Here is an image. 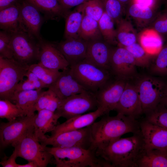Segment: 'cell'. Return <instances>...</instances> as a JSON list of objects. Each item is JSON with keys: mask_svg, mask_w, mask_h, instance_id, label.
Instances as JSON below:
<instances>
[{"mask_svg": "<svg viewBox=\"0 0 167 167\" xmlns=\"http://www.w3.org/2000/svg\"><path fill=\"white\" fill-rule=\"evenodd\" d=\"M140 132L131 136L120 138L95 150L97 156L111 167H137V162L144 147Z\"/></svg>", "mask_w": 167, "mask_h": 167, "instance_id": "6da1fadb", "label": "cell"}, {"mask_svg": "<svg viewBox=\"0 0 167 167\" xmlns=\"http://www.w3.org/2000/svg\"><path fill=\"white\" fill-rule=\"evenodd\" d=\"M112 19L105 12L98 21L100 29L103 40L109 44L116 43L117 32L115 31Z\"/></svg>", "mask_w": 167, "mask_h": 167, "instance_id": "1f68e13d", "label": "cell"}, {"mask_svg": "<svg viewBox=\"0 0 167 167\" xmlns=\"http://www.w3.org/2000/svg\"><path fill=\"white\" fill-rule=\"evenodd\" d=\"M98 107L95 94L86 90L61 101L55 112L67 120L96 110Z\"/></svg>", "mask_w": 167, "mask_h": 167, "instance_id": "9c48e42d", "label": "cell"}, {"mask_svg": "<svg viewBox=\"0 0 167 167\" xmlns=\"http://www.w3.org/2000/svg\"><path fill=\"white\" fill-rule=\"evenodd\" d=\"M28 70L34 73L48 88L56 81L61 72L48 68L38 63L29 66Z\"/></svg>", "mask_w": 167, "mask_h": 167, "instance_id": "4dcf8cb0", "label": "cell"}, {"mask_svg": "<svg viewBox=\"0 0 167 167\" xmlns=\"http://www.w3.org/2000/svg\"><path fill=\"white\" fill-rule=\"evenodd\" d=\"M69 67L71 74L76 81L94 93L113 76L110 71L99 67L85 59Z\"/></svg>", "mask_w": 167, "mask_h": 167, "instance_id": "277c9868", "label": "cell"}, {"mask_svg": "<svg viewBox=\"0 0 167 167\" xmlns=\"http://www.w3.org/2000/svg\"><path fill=\"white\" fill-rule=\"evenodd\" d=\"M35 89H37L36 88L33 81L27 78L26 79H23L18 83L15 88L14 93Z\"/></svg>", "mask_w": 167, "mask_h": 167, "instance_id": "b9f144b4", "label": "cell"}, {"mask_svg": "<svg viewBox=\"0 0 167 167\" xmlns=\"http://www.w3.org/2000/svg\"><path fill=\"white\" fill-rule=\"evenodd\" d=\"M104 114L105 113L104 110L98 107L93 112L67 119L64 122L57 125L51 131L50 136L88 126L94 123L98 118Z\"/></svg>", "mask_w": 167, "mask_h": 167, "instance_id": "44dd1931", "label": "cell"}, {"mask_svg": "<svg viewBox=\"0 0 167 167\" xmlns=\"http://www.w3.org/2000/svg\"><path fill=\"white\" fill-rule=\"evenodd\" d=\"M154 63L150 66L153 74L161 76L167 75V46L162 49L158 54Z\"/></svg>", "mask_w": 167, "mask_h": 167, "instance_id": "8d00e7d4", "label": "cell"}, {"mask_svg": "<svg viewBox=\"0 0 167 167\" xmlns=\"http://www.w3.org/2000/svg\"><path fill=\"white\" fill-rule=\"evenodd\" d=\"M123 47L126 49L133 56L136 66L142 67L150 66L149 54L141 45L135 43L130 46Z\"/></svg>", "mask_w": 167, "mask_h": 167, "instance_id": "d590c367", "label": "cell"}, {"mask_svg": "<svg viewBox=\"0 0 167 167\" xmlns=\"http://www.w3.org/2000/svg\"><path fill=\"white\" fill-rule=\"evenodd\" d=\"M88 0H58L62 7L66 11H69L71 8L78 6Z\"/></svg>", "mask_w": 167, "mask_h": 167, "instance_id": "7bdbcfd3", "label": "cell"}, {"mask_svg": "<svg viewBox=\"0 0 167 167\" xmlns=\"http://www.w3.org/2000/svg\"><path fill=\"white\" fill-rule=\"evenodd\" d=\"M100 88L95 94L98 107L102 108L105 114L115 110L127 81L115 78Z\"/></svg>", "mask_w": 167, "mask_h": 167, "instance_id": "4fadbf2b", "label": "cell"}, {"mask_svg": "<svg viewBox=\"0 0 167 167\" xmlns=\"http://www.w3.org/2000/svg\"><path fill=\"white\" fill-rule=\"evenodd\" d=\"M114 110L117 113L136 119L143 114L135 84L126 82L124 91Z\"/></svg>", "mask_w": 167, "mask_h": 167, "instance_id": "2e32d148", "label": "cell"}, {"mask_svg": "<svg viewBox=\"0 0 167 167\" xmlns=\"http://www.w3.org/2000/svg\"><path fill=\"white\" fill-rule=\"evenodd\" d=\"M18 157L16 151L14 150L13 153L8 158L6 157L1 161L0 164L3 167H17L18 164L16 162Z\"/></svg>", "mask_w": 167, "mask_h": 167, "instance_id": "ee69618b", "label": "cell"}, {"mask_svg": "<svg viewBox=\"0 0 167 167\" xmlns=\"http://www.w3.org/2000/svg\"><path fill=\"white\" fill-rule=\"evenodd\" d=\"M161 103L167 108V93L162 100Z\"/></svg>", "mask_w": 167, "mask_h": 167, "instance_id": "681fc988", "label": "cell"}, {"mask_svg": "<svg viewBox=\"0 0 167 167\" xmlns=\"http://www.w3.org/2000/svg\"><path fill=\"white\" fill-rule=\"evenodd\" d=\"M79 38L87 41L102 39L98 22L84 14Z\"/></svg>", "mask_w": 167, "mask_h": 167, "instance_id": "83f0119b", "label": "cell"}, {"mask_svg": "<svg viewBox=\"0 0 167 167\" xmlns=\"http://www.w3.org/2000/svg\"><path fill=\"white\" fill-rule=\"evenodd\" d=\"M137 167H167V151L143 148L137 161Z\"/></svg>", "mask_w": 167, "mask_h": 167, "instance_id": "484cf974", "label": "cell"}, {"mask_svg": "<svg viewBox=\"0 0 167 167\" xmlns=\"http://www.w3.org/2000/svg\"><path fill=\"white\" fill-rule=\"evenodd\" d=\"M136 3L142 6L150 7L153 3V0H135Z\"/></svg>", "mask_w": 167, "mask_h": 167, "instance_id": "7dc6e473", "label": "cell"}, {"mask_svg": "<svg viewBox=\"0 0 167 167\" xmlns=\"http://www.w3.org/2000/svg\"><path fill=\"white\" fill-rule=\"evenodd\" d=\"M104 7L105 12L113 21L119 17L122 11L121 2L118 0H101Z\"/></svg>", "mask_w": 167, "mask_h": 167, "instance_id": "f35d334b", "label": "cell"}, {"mask_svg": "<svg viewBox=\"0 0 167 167\" xmlns=\"http://www.w3.org/2000/svg\"><path fill=\"white\" fill-rule=\"evenodd\" d=\"M121 3L122 2H124L127 1L128 0H118Z\"/></svg>", "mask_w": 167, "mask_h": 167, "instance_id": "f907efd6", "label": "cell"}, {"mask_svg": "<svg viewBox=\"0 0 167 167\" xmlns=\"http://www.w3.org/2000/svg\"><path fill=\"white\" fill-rule=\"evenodd\" d=\"M144 148L167 151V129L152 124L144 119L139 122Z\"/></svg>", "mask_w": 167, "mask_h": 167, "instance_id": "e0dca14e", "label": "cell"}, {"mask_svg": "<svg viewBox=\"0 0 167 167\" xmlns=\"http://www.w3.org/2000/svg\"><path fill=\"white\" fill-rule=\"evenodd\" d=\"M117 32L116 37L120 45L122 47L130 46L135 43L136 38L133 33L125 31L122 25H120Z\"/></svg>", "mask_w": 167, "mask_h": 167, "instance_id": "60d3db41", "label": "cell"}, {"mask_svg": "<svg viewBox=\"0 0 167 167\" xmlns=\"http://www.w3.org/2000/svg\"><path fill=\"white\" fill-rule=\"evenodd\" d=\"M61 100L51 89L48 88L43 91L39 97L36 105V111L46 109L55 112L58 108Z\"/></svg>", "mask_w": 167, "mask_h": 167, "instance_id": "f546056e", "label": "cell"}, {"mask_svg": "<svg viewBox=\"0 0 167 167\" xmlns=\"http://www.w3.org/2000/svg\"><path fill=\"white\" fill-rule=\"evenodd\" d=\"M79 6L84 15L98 22L105 12L101 0H88Z\"/></svg>", "mask_w": 167, "mask_h": 167, "instance_id": "836d02e7", "label": "cell"}, {"mask_svg": "<svg viewBox=\"0 0 167 167\" xmlns=\"http://www.w3.org/2000/svg\"><path fill=\"white\" fill-rule=\"evenodd\" d=\"M10 43L13 58L30 66L38 61L40 47L38 40L28 33L19 30L11 33Z\"/></svg>", "mask_w": 167, "mask_h": 167, "instance_id": "ba28073f", "label": "cell"}, {"mask_svg": "<svg viewBox=\"0 0 167 167\" xmlns=\"http://www.w3.org/2000/svg\"><path fill=\"white\" fill-rule=\"evenodd\" d=\"M43 91L42 89H39L15 92L11 101L21 108L26 116H32L35 114L36 104Z\"/></svg>", "mask_w": 167, "mask_h": 167, "instance_id": "cb8c5ba5", "label": "cell"}, {"mask_svg": "<svg viewBox=\"0 0 167 167\" xmlns=\"http://www.w3.org/2000/svg\"><path fill=\"white\" fill-rule=\"evenodd\" d=\"M145 115L144 119L146 120L155 125L167 129V108L161 103Z\"/></svg>", "mask_w": 167, "mask_h": 167, "instance_id": "e575fe53", "label": "cell"}, {"mask_svg": "<svg viewBox=\"0 0 167 167\" xmlns=\"http://www.w3.org/2000/svg\"><path fill=\"white\" fill-rule=\"evenodd\" d=\"M40 53L38 63L48 68L62 71L68 68L69 64L54 43L44 40H38Z\"/></svg>", "mask_w": 167, "mask_h": 167, "instance_id": "9a60e30c", "label": "cell"}, {"mask_svg": "<svg viewBox=\"0 0 167 167\" xmlns=\"http://www.w3.org/2000/svg\"><path fill=\"white\" fill-rule=\"evenodd\" d=\"M35 6L45 19L58 20L65 18L70 11L65 10L58 0H26Z\"/></svg>", "mask_w": 167, "mask_h": 167, "instance_id": "d4e9b609", "label": "cell"}, {"mask_svg": "<svg viewBox=\"0 0 167 167\" xmlns=\"http://www.w3.org/2000/svg\"><path fill=\"white\" fill-rule=\"evenodd\" d=\"M141 45L149 54H158L162 49L161 39L156 32L151 30L146 31L140 38Z\"/></svg>", "mask_w": 167, "mask_h": 167, "instance_id": "f1b7e54d", "label": "cell"}, {"mask_svg": "<svg viewBox=\"0 0 167 167\" xmlns=\"http://www.w3.org/2000/svg\"><path fill=\"white\" fill-rule=\"evenodd\" d=\"M57 167H111L96 155L95 151L78 147H48Z\"/></svg>", "mask_w": 167, "mask_h": 167, "instance_id": "3957f363", "label": "cell"}, {"mask_svg": "<svg viewBox=\"0 0 167 167\" xmlns=\"http://www.w3.org/2000/svg\"><path fill=\"white\" fill-rule=\"evenodd\" d=\"M11 145L18 157L34 162L38 167H46L52 162V155L35 137L34 126Z\"/></svg>", "mask_w": 167, "mask_h": 167, "instance_id": "5b68a950", "label": "cell"}, {"mask_svg": "<svg viewBox=\"0 0 167 167\" xmlns=\"http://www.w3.org/2000/svg\"><path fill=\"white\" fill-rule=\"evenodd\" d=\"M88 43V41L79 38L65 39L54 44L68 62L70 66L86 58Z\"/></svg>", "mask_w": 167, "mask_h": 167, "instance_id": "d6986e66", "label": "cell"}, {"mask_svg": "<svg viewBox=\"0 0 167 167\" xmlns=\"http://www.w3.org/2000/svg\"><path fill=\"white\" fill-rule=\"evenodd\" d=\"M20 8L22 30L39 40L41 38L40 32L44 21L41 12L26 0L20 2Z\"/></svg>", "mask_w": 167, "mask_h": 167, "instance_id": "5bb4252c", "label": "cell"}, {"mask_svg": "<svg viewBox=\"0 0 167 167\" xmlns=\"http://www.w3.org/2000/svg\"><path fill=\"white\" fill-rule=\"evenodd\" d=\"M110 71L115 78L127 81L136 75L134 58L125 48L111 49L109 60Z\"/></svg>", "mask_w": 167, "mask_h": 167, "instance_id": "8fae6325", "label": "cell"}, {"mask_svg": "<svg viewBox=\"0 0 167 167\" xmlns=\"http://www.w3.org/2000/svg\"><path fill=\"white\" fill-rule=\"evenodd\" d=\"M135 85L143 113L145 114L154 109L167 93V83L158 77L144 76Z\"/></svg>", "mask_w": 167, "mask_h": 167, "instance_id": "8992f818", "label": "cell"}, {"mask_svg": "<svg viewBox=\"0 0 167 167\" xmlns=\"http://www.w3.org/2000/svg\"><path fill=\"white\" fill-rule=\"evenodd\" d=\"M60 118L55 112L47 109L38 111L35 114L33 123L36 138L39 141L45 137V134L50 132L54 128Z\"/></svg>", "mask_w": 167, "mask_h": 167, "instance_id": "7402d4cb", "label": "cell"}, {"mask_svg": "<svg viewBox=\"0 0 167 167\" xmlns=\"http://www.w3.org/2000/svg\"><path fill=\"white\" fill-rule=\"evenodd\" d=\"M26 116L23 110L10 100H0V118H5L8 122Z\"/></svg>", "mask_w": 167, "mask_h": 167, "instance_id": "d6a6232c", "label": "cell"}, {"mask_svg": "<svg viewBox=\"0 0 167 167\" xmlns=\"http://www.w3.org/2000/svg\"><path fill=\"white\" fill-rule=\"evenodd\" d=\"M155 28L156 31L160 33L167 32V19L164 20L157 21L155 24Z\"/></svg>", "mask_w": 167, "mask_h": 167, "instance_id": "f6af8a7d", "label": "cell"}, {"mask_svg": "<svg viewBox=\"0 0 167 167\" xmlns=\"http://www.w3.org/2000/svg\"><path fill=\"white\" fill-rule=\"evenodd\" d=\"M17 167H38L37 165L33 162H28V163L24 165L18 164Z\"/></svg>", "mask_w": 167, "mask_h": 167, "instance_id": "c3c4849f", "label": "cell"}, {"mask_svg": "<svg viewBox=\"0 0 167 167\" xmlns=\"http://www.w3.org/2000/svg\"><path fill=\"white\" fill-rule=\"evenodd\" d=\"M48 88L61 101L87 90L73 77L69 67L62 71L56 81Z\"/></svg>", "mask_w": 167, "mask_h": 167, "instance_id": "ac0fdd59", "label": "cell"}, {"mask_svg": "<svg viewBox=\"0 0 167 167\" xmlns=\"http://www.w3.org/2000/svg\"><path fill=\"white\" fill-rule=\"evenodd\" d=\"M84 13L79 6L72 11H69L65 19V39H77L79 38L81 24Z\"/></svg>", "mask_w": 167, "mask_h": 167, "instance_id": "4316f807", "label": "cell"}, {"mask_svg": "<svg viewBox=\"0 0 167 167\" xmlns=\"http://www.w3.org/2000/svg\"><path fill=\"white\" fill-rule=\"evenodd\" d=\"M91 127L92 141L90 149L94 151L124 134L141 132L139 122L120 113L114 116H104L93 123Z\"/></svg>", "mask_w": 167, "mask_h": 167, "instance_id": "7a4b0ae2", "label": "cell"}, {"mask_svg": "<svg viewBox=\"0 0 167 167\" xmlns=\"http://www.w3.org/2000/svg\"><path fill=\"white\" fill-rule=\"evenodd\" d=\"M20 3L0 11V28L11 33L22 30L20 24Z\"/></svg>", "mask_w": 167, "mask_h": 167, "instance_id": "603a6c76", "label": "cell"}, {"mask_svg": "<svg viewBox=\"0 0 167 167\" xmlns=\"http://www.w3.org/2000/svg\"><path fill=\"white\" fill-rule=\"evenodd\" d=\"M92 141L91 125L53 136H46L39 141L44 146L51 145L54 147H78L87 149H90Z\"/></svg>", "mask_w": 167, "mask_h": 167, "instance_id": "30bf717a", "label": "cell"}, {"mask_svg": "<svg viewBox=\"0 0 167 167\" xmlns=\"http://www.w3.org/2000/svg\"><path fill=\"white\" fill-rule=\"evenodd\" d=\"M23 0H0V11Z\"/></svg>", "mask_w": 167, "mask_h": 167, "instance_id": "bcb514c9", "label": "cell"}, {"mask_svg": "<svg viewBox=\"0 0 167 167\" xmlns=\"http://www.w3.org/2000/svg\"><path fill=\"white\" fill-rule=\"evenodd\" d=\"M129 12L131 15L134 17L143 19H150L152 15V12L150 7L136 3L130 7Z\"/></svg>", "mask_w": 167, "mask_h": 167, "instance_id": "ab89813d", "label": "cell"}, {"mask_svg": "<svg viewBox=\"0 0 167 167\" xmlns=\"http://www.w3.org/2000/svg\"><path fill=\"white\" fill-rule=\"evenodd\" d=\"M35 114L25 116L0 126V145L3 148L11 145L34 126Z\"/></svg>", "mask_w": 167, "mask_h": 167, "instance_id": "7c38bea8", "label": "cell"}, {"mask_svg": "<svg viewBox=\"0 0 167 167\" xmlns=\"http://www.w3.org/2000/svg\"><path fill=\"white\" fill-rule=\"evenodd\" d=\"M29 66L22 64L14 58L0 56V98L11 101L18 83L24 79Z\"/></svg>", "mask_w": 167, "mask_h": 167, "instance_id": "52a82bcc", "label": "cell"}, {"mask_svg": "<svg viewBox=\"0 0 167 167\" xmlns=\"http://www.w3.org/2000/svg\"><path fill=\"white\" fill-rule=\"evenodd\" d=\"M11 33L1 30L0 31V56L8 59L13 58L10 45Z\"/></svg>", "mask_w": 167, "mask_h": 167, "instance_id": "74e56055", "label": "cell"}, {"mask_svg": "<svg viewBox=\"0 0 167 167\" xmlns=\"http://www.w3.org/2000/svg\"><path fill=\"white\" fill-rule=\"evenodd\" d=\"M108 44L102 39L88 41L85 59L99 67L110 71L111 49Z\"/></svg>", "mask_w": 167, "mask_h": 167, "instance_id": "ffe728a7", "label": "cell"}]
</instances>
